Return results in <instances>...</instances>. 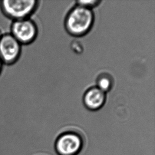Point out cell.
<instances>
[{
	"instance_id": "obj_8",
	"label": "cell",
	"mask_w": 155,
	"mask_h": 155,
	"mask_svg": "<svg viewBox=\"0 0 155 155\" xmlns=\"http://www.w3.org/2000/svg\"><path fill=\"white\" fill-rule=\"evenodd\" d=\"M78 5L83 6L85 8H89L92 10V8L97 6L100 3V1L91 0V1H78Z\"/></svg>"
},
{
	"instance_id": "obj_6",
	"label": "cell",
	"mask_w": 155,
	"mask_h": 155,
	"mask_svg": "<svg viewBox=\"0 0 155 155\" xmlns=\"http://www.w3.org/2000/svg\"><path fill=\"white\" fill-rule=\"evenodd\" d=\"M106 101V93L97 86L89 88L85 93L83 102L90 110L97 111L101 109Z\"/></svg>"
},
{
	"instance_id": "obj_9",
	"label": "cell",
	"mask_w": 155,
	"mask_h": 155,
	"mask_svg": "<svg viewBox=\"0 0 155 155\" xmlns=\"http://www.w3.org/2000/svg\"><path fill=\"white\" fill-rule=\"evenodd\" d=\"M3 63L2 62V61H1V59L0 58V74H1V71H2V67H3Z\"/></svg>"
},
{
	"instance_id": "obj_3",
	"label": "cell",
	"mask_w": 155,
	"mask_h": 155,
	"mask_svg": "<svg viewBox=\"0 0 155 155\" xmlns=\"http://www.w3.org/2000/svg\"><path fill=\"white\" fill-rule=\"evenodd\" d=\"M83 137L75 130L61 132L54 143V148L58 155H78L84 147Z\"/></svg>"
},
{
	"instance_id": "obj_5",
	"label": "cell",
	"mask_w": 155,
	"mask_h": 155,
	"mask_svg": "<svg viewBox=\"0 0 155 155\" xmlns=\"http://www.w3.org/2000/svg\"><path fill=\"white\" fill-rule=\"evenodd\" d=\"M21 45L11 34H3L0 40V58L3 64L12 65L21 55Z\"/></svg>"
},
{
	"instance_id": "obj_10",
	"label": "cell",
	"mask_w": 155,
	"mask_h": 155,
	"mask_svg": "<svg viewBox=\"0 0 155 155\" xmlns=\"http://www.w3.org/2000/svg\"><path fill=\"white\" fill-rule=\"evenodd\" d=\"M3 35V34H2V32H1V30H0V40H1V38H2Z\"/></svg>"
},
{
	"instance_id": "obj_2",
	"label": "cell",
	"mask_w": 155,
	"mask_h": 155,
	"mask_svg": "<svg viewBox=\"0 0 155 155\" xmlns=\"http://www.w3.org/2000/svg\"><path fill=\"white\" fill-rule=\"evenodd\" d=\"M38 1L35 0H3L0 1V8L6 17L14 21L28 19L35 11Z\"/></svg>"
},
{
	"instance_id": "obj_7",
	"label": "cell",
	"mask_w": 155,
	"mask_h": 155,
	"mask_svg": "<svg viewBox=\"0 0 155 155\" xmlns=\"http://www.w3.org/2000/svg\"><path fill=\"white\" fill-rule=\"evenodd\" d=\"M113 86V81L111 76L103 74L100 76L97 81V87L104 92H107L111 90Z\"/></svg>"
},
{
	"instance_id": "obj_4",
	"label": "cell",
	"mask_w": 155,
	"mask_h": 155,
	"mask_svg": "<svg viewBox=\"0 0 155 155\" xmlns=\"http://www.w3.org/2000/svg\"><path fill=\"white\" fill-rule=\"evenodd\" d=\"M38 32L36 23L29 18L14 21L11 27V34L21 45L34 42Z\"/></svg>"
},
{
	"instance_id": "obj_1",
	"label": "cell",
	"mask_w": 155,
	"mask_h": 155,
	"mask_svg": "<svg viewBox=\"0 0 155 155\" xmlns=\"http://www.w3.org/2000/svg\"><path fill=\"white\" fill-rule=\"evenodd\" d=\"M94 20L92 10L77 5L68 13L65 19V28L71 36L81 37L90 31Z\"/></svg>"
}]
</instances>
